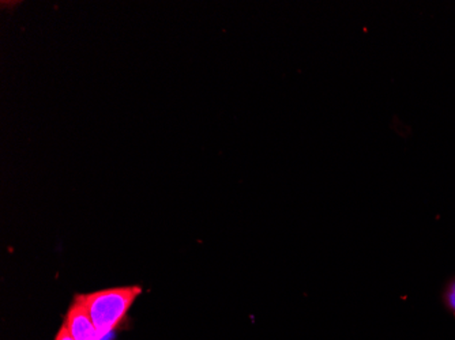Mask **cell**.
<instances>
[{"label": "cell", "instance_id": "obj_2", "mask_svg": "<svg viewBox=\"0 0 455 340\" xmlns=\"http://www.w3.org/2000/svg\"><path fill=\"white\" fill-rule=\"evenodd\" d=\"M63 326L74 340H101L102 335L94 326L86 309L74 297L73 304L68 308Z\"/></svg>", "mask_w": 455, "mask_h": 340}, {"label": "cell", "instance_id": "obj_1", "mask_svg": "<svg viewBox=\"0 0 455 340\" xmlns=\"http://www.w3.org/2000/svg\"><path fill=\"white\" fill-rule=\"evenodd\" d=\"M140 294L142 288L134 285L76 294V298L86 309L100 334L106 336L124 321Z\"/></svg>", "mask_w": 455, "mask_h": 340}, {"label": "cell", "instance_id": "obj_4", "mask_svg": "<svg viewBox=\"0 0 455 340\" xmlns=\"http://www.w3.org/2000/svg\"><path fill=\"white\" fill-rule=\"evenodd\" d=\"M55 340H74L71 335L68 334V329L65 326H61L59 329L58 335H56Z\"/></svg>", "mask_w": 455, "mask_h": 340}, {"label": "cell", "instance_id": "obj_3", "mask_svg": "<svg viewBox=\"0 0 455 340\" xmlns=\"http://www.w3.org/2000/svg\"><path fill=\"white\" fill-rule=\"evenodd\" d=\"M442 300H443L444 308L455 317V278H451L444 286Z\"/></svg>", "mask_w": 455, "mask_h": 340}]
</instances>
